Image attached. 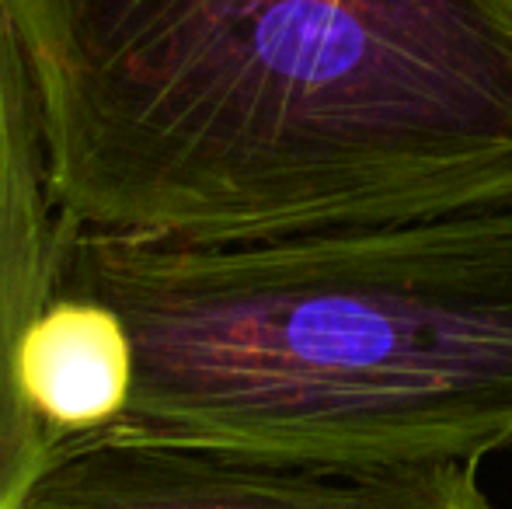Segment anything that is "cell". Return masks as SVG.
I'll return each mask as SVG.
<instances>
[{
	"label": "cell",
	"mask_w": 512,
	"mask_h": 509,
	"mask_svg": "<svg viewBox=\"0 0 512 509\" xmlns=\"http://www.w3.org/2000/svg\"><path fill=\"white\" fill-rule=\"evenodd\" d=\"M32 509H499L478 464H283L199 447L77 440L56 450Z\"/></svg>",
	"instance_id": "3957f363"
},
{
	"label": "cell",
	"mask_w": 512,
	"mask_h": 509,
	"mask_svg": "<svg viewBox=\"0 0 512 509\" xmlns=\"http://www.w3.org/2000/svg\"><path fill=\"white\" fill-rule=\"evenodd\" d=\"M70 227L359 231L512 203V0H0Z\"/></svg>",
	"instance_id": "6da1fadb"
},
{
	"label": "cell",
	"mask_w": 512,
	"mask_h": 509,
	"mask_svg": "<svg viewBox=\"0 0 512 509\" xmlns=\"http://www.w3.org/2000/svg\"><path fill=\"white\" fill-rule=\"evenodd\" d=\"M133 342L98 297L60 290L21 346V387L56 447L98 440L126 415Z\"/></svg>",
	"instance_id": "5b68a950"
},
{
	"label": "cell",
	"mask_w": 512,
	"mask_h": 509,
	"mask_svg": "<svg viewBox=\"0 0 512 509\" xmlns=\"http://www.w3.org/2000/svg\"><path fill=\"white\" fill-rule=\"evenodd\" d=\"M60 290L105 300L133 342L126 415L98 440L321 468L512 443V203L251 241L70 227Z\"/></svg>",
	"instance_id": "7a4b0ae2"
},
{
	"label": "cell",
	"mask_w": 512,
	"mask_h": 509,
	"mask_svg": "<svg viewBox=\"0 0 512 509\" xmlns=\"http://www.w3.org/2000/svg\"><path fill=\"white\" fill-rule=\"evenodd\" d=\"M67 234L39 88L0 7V509H32L60 450L25 398L21 346L60 293Z\"/></svg>",
	"instance_id": "277c9868"
}]
</instances>
